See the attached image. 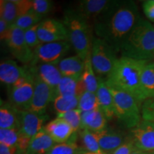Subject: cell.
<instances>
[{
    "instance_id": "43",
    "label": "cell",
    "mask_w": 154,
    "mask_h": 154,
    "mask_svg": "<svg viewBox=\"0 0 154 154\" xmlns=\"http://www.w3.org/2000/svg\"><path fill=\"white\" fill-rule=\"evenodd\" d=\"M131 154H151V153H149V152H146L143 151H141V150L138 149H135L134 151H132V153Z\"/></svg>"
},
{
    "instance_id": "12",
    "label": "cell",
    "mask_w": 154,
    "mask_h": 154,
    "mask_svg": "<svg viewBox=\"0 0 154 154\" xmlns=\"http://www.w3.org/2000/svg\"><path fill=\"white\" fill-rule=\"evenodd\" d=\"M34 76L19 87H9V99L14 106L19 111L29 110L34 90Z\"/></svg>"
},
{
    "instance_id": "8",
    "label": "cell",
    "mask_w": 154,
    "mask_h": 154,
    "mask_svg": "<svg viewBox=\"0 0 154 154\" xmlns=\"http://www.w3.org/2000/svg\"><path fill=\"white\" fill-rule=\"evenodd\" d=\"M9 51L15 59L23 64H30L34 59V51L30 49L24 37V31L16 26H11L5 40Z\"/></svg>"
},
{
    "instance_id": "5",
    "label": "cell",
    "mask_w": 154,
    "mask_h": 154,
    "mask_svg": "<svg viewBox=\"0 0 154 154\" xmlns=\"http://www.w3.org/2000/svg\"><path fill=\"white\" fill-rule=\"evenodd\" d=\"M109 90L113 98L115 116L124 126L131 129L141 121L140 105L130 94L113 88Z\"/></svg>"
},
{
    "instance_id": "41",
    "label": "cell",
    "mask_w": 154,
    "mask_h": 154,
    "mask_svg": "<svg viewBox=\"0 0 154 154\" xmlns=\"http://www.w3.org/2000/svg\"><path fill=\"white\" fill-rule=\"evenodd\" d=\"M10 28L9 24L3 19L0 18V38H1L2 41V40L5 41L8 36Z\"/></svg>"
},
{
    "instance_id": "46",
    "label": "cell",
    "mask_w": 154,
    "mask_h": 154,
    "mask_svg": "<svg viewBox=\"0 0 154 154\" xmlns=\"http://www.w3.org/2000/svg\"><path fill=\"white\" fill-rule=\"evenodd\" d=\"M25 154H26V153H25Z\"/></svg>"
},
{
    "instance_id": "11",
    "label": "cell",
    "mask_w": 154,
    "mask_h": 154,
    "mask_svg": "<svg viewBox=\"0 0 154 154\" xmlns=\"http://www.w3.org/2000/svg\"><path fill=\"white\" fill-rule=\"evenodd\" d=\"M34 78V94L29 111L44 114L49 103L56 98V91L39 79Z\"/></svg>"
},
{
    "instance_id": "24",
    "label": "cell",
    "mask_w": 154,
    "mask_h": 154,
    "mask_svg": "<svg viewBox=\"0 0 154 154\" xmlns=\"http://www.w3.org/2000/svg\"><path fill=\"white\" fill-rule=\"evenodd\" d=\"M54 140L43 129L31 138L26 154H47L55 145Z\"/></svg>"
},
{
    "instance_id": "35",
    "label": "cell",
    "mask_w": 154,
    "mask_h": 154,
    "mask_svg": "<svg viewBox=\"0 0 154 154\" xmlns=\"http://www.w3.org/2000/svg\"><path fill=\"white\" fill-rule=\"evenodd\" d=\"M38 24L32 26L28 29L24 31V37L28 46L32 51H34L36 47L41 44V42L38 37L37 29Z\"/></svg>"
},
{
    "instance_id": "37",
    "label": "cell",
    "mask_w": 154,
    "mask_h": 154,
    "mask_svg": "<svg viewBox=\"0 0 154 154\" xmlns=\"http://www.w3.org/2000/svg\"><path fill=\"white\" fill-rule=\"evenodd\" d=\"M141 116L143 120L154 123V98L146 100L142 103Z\"/></svg>"
},
{
    "instance_id": "38",
    "label": "cell",
    "mask_w": 154,
    "mask_h": 154,
    "mask_svg": "<svg viewBox=\"0 0 154 154\" xmlns=\"http://www.w3.org/2000/svg\"><path fill=\"white\" fill-rule=\"evenodd\" d=\"M136 149V146L131 138H130L122 144L120 147H119L116 150H115L111 154H131L132 151Z\"/></svg>"
},
{
    "instance_id": "25",
    "label": "cell",
    "mask_w": 154,
    "mask_h": 154,
    "mask_svg": "<svg viewBox=\"0 0 154 154\" xmlns=\"http://www.w3.org/2000/svg\"><path fill=\"white\" fill-rule=\"evenodd\" d=\"M140 91L143 103L154 98V62H148L140 77Z\"/></svg>"
},
{
    "instance_id": "42",
    "label": "cell",
    "mask_w": 154,
    "mask_h": 154,
    "mask_svg": "<svg viewBox=\"0 0 154 154\" xmlns=\"http://www.w3.org/2000/svg\"><path fill=\"white\" fill-rule=\"evenodd\" d=\"M0 154H25L19 151L17 146L9 147L3 144H0Z\"/></svg>"
},
{
    "instance_id": "18",
    "label": "cell",
    "mask_w": 154,
    "mask_h": 154,
    "mask_svg": "<svg viewBox=\"0 0 154 154\" xmlns=\"http://www.w3.org/2000/svg\"><path fill=\"white\" fill-rule=\"evenodd\" d=\"M44 129L57 143L67 142L75 133L72 127L66 121L58 117L49 121L44 126Z\"/></svg>"
},
{
    "instance_id": "44",
    "label": "cell",
    "mask_w": 154,
    "mask_h": 154,
    "mask_svg": "<svg viewBox=\"0 0 154 154\" xmlns=\"http://www.w3.org/2000/svg\"><path fill=\"white\" fill-rule=\"evenodd\" d=\"M83 154H99V153H91V152L86 151V152H84V153Z\"/></svg>"
},
{
    "instance_id": "3",
    "label": "cell",
    "mask_w": 154,
    "mask_h": 154,
    "mask_svg": "<svg viewBox=\"0 0 154 154\" xmlns=\"http://www.w3.org/2000/svg\"><path fill=\"white\" fill-rule=\"evenodd\" d=\"M119 53L121 57L150 61L154 57V26L140 17L121 46Z\"/></svg>"
},
{
    "instance_id": "32",
    "label": "cell",
    "mask_w": 154,
    "mask_h": 154,
    "mask_svg": "<svg viewBox=\"0 0 154 154\" xmlns=\"http://www.w3.org/2000/svg\"><path fill=\"white\" fill-rule=\"evenodd\" d=\"M78 109L82 112H88L100 109L96 94L86 91L79 97Z\"/></svg>"
},
{
    "instance_id": "45",
    "label": "cell",
    "mask_w": 154,
    "mask_h": 154,
    "mask_svg": "<svg viewBox=\"0 0 154 154\" xmlns=\"http://www.w3.org/2000/svg\"><path fill=\"white\" fill-rule=\"evenodd\" d=\"M151 154H154V151H153V153H152Z\"/></svg>"
},
{
    "instance_id": "10",
    "label": "cell",
    "mask_w": 154,
    "mask_h": 154,
    "mask_svg": "<svg viewBox=\"0 0 154 154\" xmlns=\"http://www.w3.org/2000/svg\"><path fill=\"white\" fill-rule=\"evenodd\" d=\"M131 138L136 149L149 152L154 151V123L141 120L131 129Z\"/></svg>"
},
{
    "instance_id": "36",
    "label": "cell",
    "mask_w": 154,
    "mask_h": 154,
    "mask_svg": "<svg viewBox=\"0 0 154 154\" xmlns=\"http://www.w3.org/2000/svg\"><path fill=\"white\" fill-rule=\"evenodd\" d=\"M53 2L49 0H32V10L44 17L52 9Z\"/></svg>"
},
{
    "instance_id": "47",
    "label": "cell",
    "mask_w": 154,
    "mask_h": 154,
    "mask_svg": "<svg viewBox=\"0 0 154 154\" xmlns=\"http://www.w3.org/2000/svg\"></svg>"
},
{
    "instance_id": "13",
    "label": "cell",
    "mask_w": 154,
    "mask_h": 154,
    "mask_svg": "<svg viewBox=\"0 0 154 154\" xmlns=\"http://www.w3.org/2000/svg\"><path fill=\"white\" fill-rule=\"evenodd\" d=\"M47 119L48 116L46 113L39 114L30 111H19V131L32 138L43 129L44 124Z\"/></svg>"
},
{
    "instance_id": "14",
    "label": "cell",
    "mask_w": 154,
    "mask_h": 154,
    "mask_svg": "<svg viewBox=\"0 0 154 154\" xmlns=\"http://www.w3.org/2000/svg\"><path fill=\"white\" fill-rule=\"evenodd\" d=\"M116 1L111 0H83L77 3L74 8L77 12L91 23L114 5Z\"/></svg>"
},
{
    "instance_id": "2",
    "label": "cell",
    "mask_w": 154,
    "mask_h": 154,
    "mask_svg": "<svg viewBox=\"0 0 154 154\" xmlns=\"http://www.w3.org/2000/svg\"><path fill=\"white\" fill-rule=\"evenodd\" d=\"M148 62L126 57L118 58L111 72L106 77V84L109 88L130 94L142 105L140 77Z\"/></svg>"
},
{
    "instance_id": "22",
    "label": "cell",
    "mask_w": 154,
    "mask_h": 154,
    "mask_svg": "<svg viewBox=\"0 0 154 154\" xmlns=\"http://www.w3.org/2000/svg\"><path fill=\"white\" fill-rule=\"evenodd\" d=\"M58 68L63 76L82 78L85 66V61L79 56L75 55L63 58L58 63Z\"/></svg>"
},
{
    "instance_id": "27",
    "label": "cell",
    "mask_w": 154,
    "mask_h": 154,
    "mask_svg": "<svg viewBox=\"0 0 154 154\" xmlns=\"http://www.w3.org/2000/svg\"><path fill=\"white\" fill-rule=\"evenodd\" d=\"M79 97L71 95H59L54 100V109L60 114L67 111L78 109Z\"/></svg>"
},
{
    "instance_id": "9",
    "label": "cell",
    "mask_w": 154,
    "mask_h": 154,
    "mask_svg": "<svg viewBox=\"0 0 154 154\" xmlns=\"http://www.w3.org/2000/svg\"><path fill=\"white\" fill-rule=\"evenodd\" d=\"M38 37L41 43L69 41V34L63 22L53 19L42 21L38 24Z\"/></svg>"
},
{
    "instance_id": "6",
    "label": "cell",
    "mask_w": 154,
    "mask_h": 154,
    "mask_svg": "<svg viewBox=\"0 0 154 154\" xmlns=\"http://www.w3.org/2000/svg\"><path fill=\"white\" fill-rule=\"evenodd\" d=\"M113 48L99 37L95 36L92 42L91 60L94 70L98 76H106L112 70L118 58Z\"/></svg>"
},
{
    "instance_id": "21",
    "label": "cell",
    "mask_w": 154,
    "mask_h": 154,
    "mask_svg": "<svg viewBox=\"0 0 154 154\" xmlns=\"http://www.w3.org/2000/svg\"><path fill=\"white\" fill-rule=\"evenodd\" d=\"M19 127V110L9 102L1 100L0 129H12Z\"/></svg>"
},
{
    "instance_id": "17",
    "label": "cell",
    "mask_w": 154,
    "mask_h": 154,
    "mask_svg": "<svg viewBox=\"0 0 154 154\" xmlns=\"http://www.w3.org/2000/svg\"><path fill=\"white\" fill-rule=\"evenodd\" d=\"M29 73L27 66H19L16 61H2L0 63V80L2 84L10 87L21 77Z\"/></svg>"
},
{
    "instance_id": "31",
    "label": "cell",
    "mask_w": 154,
    "mask_h": 154,
    "mask_svg": "<svg viewBox=\"0 0 154 154\" xmlns=\"http://www.w3.org/2000/svg\"><path fill=\"white\" fill-rule=\"evenodd\" d=\"M42 18L43 17L41 15L38 14L33 10H31L26 14L19 17L13 26L25 31L34 25L39 24L42 22Z\"/></svg>"
},
{
    "instance_id": "19",
    "label": "cell",
    "mask_w": 154,
    "mask_h": 154,
    "mask_svg": "<svg viewBox=\"0 0 154 154\" xmlns=\"http://www.w3.org/2000/svg\"><path fill=\"white\" fill-rule=\"evenodd\" d=\"M98 90L96 96L99 101V108L108 121H111L115 116L113 98L110 90L105 83V79L101 76H97Z\"/></svg>"
},
{
    "instance_id": "30",
    "label": "cell",
    "mask_w": 154,
    "mask_h": 154,
    "mask_svg": "<svg viewBox=\"0 0 154 154\" xmlns=\"http://www.w3.org/2000/svg\"><path fill=\"white\" fill-rule=\"evenodd\" d=\"M79 135L82 143L84 144V149L86 151L99 154H105L100 147L96 133L85 128H82L80 130Z\"/></svg>"
},
{
    "instance_id": "7",
    "label": "cell",
    "mask_w": 154,
    "mask_h": 154,
    "mask_svg": "<svg viewBox=\"0 0 154 154\" xmlns=\"http://www.w3.org/2000/svg\"><path fill=\"white\" fill-rule=\"evenodd\" d=\"M72 45L69 41L42 43L34 50V59L28 66L40 63L58 65L69 52Z\"/></svg>"
},
{
    "instance_id": "33",
    "label": "cell",
    "mask_w": 154,
    "mask_h": 154,
    "mask_svg": "<svg viewBox=\"0 0 154 154\" xmlns=\"http://www.w3.org/2000/svg\"><path fill=\"white\" fill-rule=\"evenodd\" d=\"M82 112L80 109H76L67 112L57 114V117L66 121L76 133L82 129Z\"/></svg>"
},
{
    "instance_id": "28",
    "label": "cell",
    "mask_w": 154,
    "mask_h": 154,
    "mask_svg": "<svg viewBox=\"0 0 154 154\" xmlns=\"http://www.w3.org/2000/svg\"><path fill=\"white\" fill-rule=\"evenodd\" d=\"M76 138L74 133L68 141L55 144L47 154H83L86 151L77 145Z\"/></svg>"
},
{
    "instance_id": "1",
    "label": "cell",
    "mask_w": 154,
    "mask_h": 154,
    "mask_svg": "<svg viewBox=\"0 0 154 154\" xmlns=\"http://www.w3.org/2000/svg\"><path fill=\"white\" fill-rule=\"evenodd\" d=\"M140 16L136 3L116 1L112 7L94 22L96 37L106 42L117 54Z\"/></svg>"
},
{
    "instance_id": "16",
    "label": "cell",
    "mask_w": 154,
    "mask_h": 154,
    "mask_svg": "<svg viewBox=\"0 0 154 154\" xmlns=\"http://www.w3.org/2000/svg\"><path fill=\"white\" fill-rule=\"evenodd\" d=\"M27 67L34 77L39 79L56 91V89L63 77L57 65L40 63L36 66Z\"/></svg>"
},
{
    "instance_id": "4",
    "label": "cell",
    "mask_w": 154,
    "mask_h": 154,
    "mask_svg": "<svg viewBox=\"0 0 154 154\" xmlns=\"http://www.w3.org/2000/svg\"><path fill=\"white\" fill-rule=\"evenodd\" d=\"M69 34V42L82 60L91 54L93 29L91 23L79 14L74 8L67 9L62 21Z\"/></svg>"
},
{
    "instance_id": "40",
    "label": "cell",
    "mask_w": 154,
    "mask_h": 154,
    "mask_svg": "<svg viewBox=\"0 0 154 154\" xmlns=\"http://www.w3.org/2000/svg\"><path fill=\"white\" fill-rule=\"evenodd\" d=\"M143 12L149 20L154 21V0H147L143 3Z\"/></svg>"
},
{
    "instance_id": "20",
    "label": "cell",
    "mask_w": 154,
    "mask_h": 154,
    "mask_svg": "<svg viewBox=\"0 0 154 154\" xmlns=\"http://www.w3.org/2000/svg\"><path fill=\"white\" fill-rule=\"evenodd\" d=\"M107 119L100 109L82 113V129L85 128L94 133L106 128Z\"/></svg>"
},
{
    "instance_id": "23",
    "label": "cell",
    "mask_w": 154,
    "mask_h": 154,
    "mask_svg": "<svg viewBox=\"0 0 154 154\" xmlns=\"http://www.w3.org/2000/svg\"><path fill=\"white\" fill-rule=\"evenodd\" d=\"M86 91L82 78L63 76L56 89V96L71 95L80 97Z\"/></svg>"
},
{
    "instance_id": "39",
    "label": "cell",
    "mask_w": 154,
    "mask_h": 154,
    "mask_svg": "<svg viewBox=\"0 0 154 154\" xmlns=\"http://www.w3.org/2000/svg\"><path fill=\"white\" fill-rule=\"evenodd\" d=\"M18 9V17L32 10V0H15Z\"/></svg>"
},
{
    "instance_id": "15",
    "label": "cell",
    "mask_w": 154,
    "mask_h": 154,
    "mask_svg": "<svg viewBox=\"0 0 154 154\" xmlns=\"http://www.w3.org/2000/svg\"><path fill=\"white\" fill-rule=\"evenodd\" d=\"M96 134L100 147L105 154H111L130 138L121 131L107 128Z\"/></svg>"
},
{
    "instance_id": "34",
    "label": "cell",
    "mask_w": 154,
    "mask_h": 154,
    "mask_svg": "<svg viewBox=\"0 0 154 154\" xmlns=\"http://www.w3.org/2000/svg\"><path fill=\"white\" fill-rule=\"evenodd\" d=\"M21 134L18 128L0 129V144L14 147L17 146Z\"/></svg>"
},
{
    "instance_id": "29",
    "label": "cell",
    "mask_w": 154,
    "mask_h": 154,
    "mask_svg": "<svg viewBox=\"0 0 154 154\" xmlns=\"http://www.w3.org/2000/svg\"><path fill=\"white\" fill-rule=\"evenodd\" d=\"M0 18L3 19L10 27L14 25L18 18V9L15 0L0 1Z\"/></svg>"
},
{
    "instance_id": "26",
    "label": "cell",
    "mask_w": 154,
    "mask_h": 154,
    "mask_svg": "<svg viewBox=\"0 0 154 154\" xmlns=\"http://www.w3.org/2000/svg\"><path fill=\"white\" fill-rule=\"evenodd\" d=\"M82 80L85 86L86 91L96 94L99 86L97 76H96L91 60V54L85 60V66L82 76Z\"/></svg>"
}]
</instances>
